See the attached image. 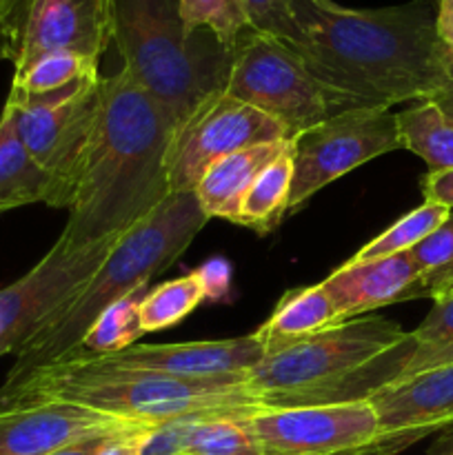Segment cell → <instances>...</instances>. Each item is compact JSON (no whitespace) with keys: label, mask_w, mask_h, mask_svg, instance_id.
I'll return each instance as SVG.
<instances>
[{"label":"cell","mask_w":453,"mask_h":455,"mask_svg":"<svg viewBox=\"0 0 453 455\" xmlns=\"http://www.w3.org/2000/svg\"><path fill=\"white\" fill-rule=\"evenodd\" d=\"M247 376L187 380L145 369L118 367L96 355H74L31 369L0 385V411L38 403H69L140 425L189 413L253 411L265 407L244 387Z\"/></svg>","instance_id":"obj_4"},{"label":"cell","mask_w":453,"mask_h":455,"mask_svg":"<svg viewBox=\"0 0 453 455\" xmlns=\"http://www.w3.org/2000/svg\"><path fill=\"white\" fill-rule=\"evenodd\" d=\"M449 213H451V209L442 207V204L422 203L420 207L411 209L407 216L393 222L389 229H385L380 235L369 240L349 262L378 260V258H389L395 256V253L411 251L416 244H420L426 235L433 234L447 220Z\"/></svg>","instance_id":"obj_24"},{"label":"cell","mask_w":453,"mask_h":455,"mask_svg":"<svg viewBox=\"0 0 453 455\" xmlns=\"http://www.w3.org/2000/svg\"><path fill=\"white\" fill-rule=\"evenodd\" d=\"M426 100L435 102V105H438L440 109L453 120V62L451 60H449V69H447V78H444V83L440 84V87L435 89Z\"/></svg>","instance_id":"obj_38"},{"label":"cell","mask_w":453,"mask_h":455,"mask_svg":"<svg viewBox=\"0 0 453 455\" xmlns=\"http://www.w3.org/2000/svg\"><path fill=\"white\" fill-rule=\"evenodd\" d=\"M422 196L425 203H438L453 212V169L426 172L422 178Z\"/></svg>","instance_id":"obj_35"},{"label":"cell","mask_w":453,"mask_h":455,"mask_svg":"<svg viewBox=\"0 0 453 455\" xmlns=\"http://www.w3.org/2000/svg\"><path fill=\"white\" fill-rule=\"evenodd\" d=\"M266 355L258 333L229 340L176 342V345H131L111 355H96L109 364L164 373L187 380H213L226 376H247Z\"/></svg>","instance_id":"obj_16"},{"label":"cell","mask_w":453,"mask_h":455,"mask_svg":"<svg viewBox=\"0 0 453 455\" xmlns=\"http://www.w3.org/2000/svg\"><path fill=\"white\" fill-rule=\"evenodd\" d=\"M244 422L265 455H373L380 435L369 400L258 407Z\"/></svg>","instance_id":"obj_11"},{"label":"cell","mask_w":453,"mask_h":455,"mask_svg":"<svg viewBox=\"0 0 453 455\" xmlns=\"http://www.w3.org/2000/svg\"><path fill=\"white\" fill-rule=\"evenodd\" d=\"M413 349L411 333L393 320H345L266 351L244 387L265 407L369 400L398 380Z\"/></svg>","instance_id":"obj_3"},{"label":"cell","mask_w":453,"mask_h":455,"mask_svg":"<svg viewBox=\"0 0 453 455\" xmlns=\"http://www.w3.org/2000/svg\"><path fill=\"white\" fill-rule=\"evenodd\" d=\"M149 429L69 403H38L0 411V455H47L80 440Z\"/></svg>","instance_id":"obj_15"},{"label":"cell","mask_w":453,"mask_h":455,"mask_svg":"<svg viewBox=\"0 0 453 455\" xmlns=\"http://www.w3.org/2000/svg\"><path fill=\"white\" fill-rule=\"evenodd\" d=\"M444 364H453V342L451 345H442V347L416 345V349H413V354L409 355L407 364H404L402 373H400L395 382L407 380V378L426 371V369L444 367Z\"/></svg>","instance_id":"obj_34"},{"label":"cell","mask_w":453,"mask_h":455,"mask_svg":"<svg viewBox=\"0 0 453 455\" xmlns=\"http://www.w3.org/2000/svg\"><path fill=\"white\" fill-rule=\"evenodd\" d=\"M7 60V44H4V34H3V22H0V62Z\"/></svg>","instance_id":"obj_41"},{"label":"cell","mask_w":453,"mask_h":455,"mask_svg":"<svg viewBox=\"0 0 453 455\" xmlns=\"http://www.w3.org/2000/svg\"><path fill=\"white\" fill-rule=\"evenodd\" d=\"M451 296H453V291H451V293H449V296H447V298H451ZM442 300H444V298H442Z\"/></svg>","instance_id":"obj_42"},{"label":"cell","mask_w":453,"mask_h":455,"mask_svg":"<svg viewBox=\"0 0 453 455\" xmlns=\"http://www.w3.org/2000/svg\"><path fill=\"white\" fill-rule=\"evenodd\" d=\"M416 265L420 267L422 298L442 300L453 291V212L447 220L411 249Z\"/></svg>","instance_id":"obj_28"},{"label":"cell","mask_w":453,"mask_h":455,"mask_svg":"<svg viewBox=\"0 0 453 455\" xmlns=\"http://www.w3.org/2000/svg\"><path fill=\"white\" fill-rule=\"evenodd\" d=\"M207 220L195 191L169 194L145 220L120 235L87 284L22 342L4 378L22 376L78 354L98 315L114 302L142 291L154 275L171 267Z\"/></svg>","instance_id":"obj_5"},{"label":"cell","mask_w":453,"mask_h":455,"mask_svg":"<svg viewBox=\"0 0 453 455\" xmlns=\"http://www.w3.org/2000/svg\"><path fill=\"white\" fill-rule=\"evenodd\" d=\"M298 53L324 83L373 107L426 100L447 78L449 58L435 36V0L378 9L333 0H293Z\"/></svg>","instance_id":"obj_1"},{"label":"cell","mask_w":453,"mask_h":455,"mask_svg":"<svg viewBox=\"0 0 453 455\" xmlns=\"http://www.w3.org/2000/svg\"><path fill=\"white\" fill-rule=\"evenodd\" d=\"M109 27L123 69L163 107L173 132L225 89L234 49L209 29H187L180 0H109Z\"/></svg>","instance_id":"obj_6"},{"label":"cell","mask_w":453,"mask_h":455,"mask_svg":"<svg viewBox=\"0 0 453 455\" xmlns=\"http://www.w3.org/2000/svg\"><path fill=\"white\" fill-rule=\"evenodd\" d=\"M180 16L189 31L209 29L231 49L251 31L240 0H180Z\"/></svg>","instance_id":"obj_29"},{"label":"cell","mask_w":453,"mask_h":455,"mask_svg":"<svg viewBox=\"0 0 453 455\" xmlns=\"http://www.w3.org/2000/svg\"><path fill=\"white\" fill-rule=\"evenodd\" d=\"M240 4L253 31L284 40L293 47L300 43V29L293 18V0H240Z\"/></svg>","instance_id":"obj_30"},{"label":"cell","mask_w":453,"mask_h":455,"mask_svg":"<svg viewBox=\"0 0 453 455\" xmlns=\"http://www.w3.org/2000/svg\"><path fill=\"white\" fill-rule=\"evenodd\" d=\"M416 345L442 347L453 342V296L435 300L426 318L411 331Z\"/></svg>","instance_id":"obj_32"},{"label":"cell","mask_w":453,"mask_h":455,"mask_svg":"<svg viewBox=\"0 0 453 455\" xmlns=\"http://www.w3.org/2000/svg\"><path fill=\"white\" fill-rule=\"evenodd\" d=\"M0 22L13 76L52 52L100 60L111 43L109 0H0Z\"/></svg>","instance_id":"obj_12"},{"label":"cell","mask_w":453,"mask_h":455,"mask_svg":"<svg viewBox=\"0 0 453 455\" xmlns=\"http://www.w3.org/2000/svg\"><path fill=\"white\" fill-rule=\"evenodd\" d=\"M420 267L411 251L338 267L322 287L336 309L338 323L362 318L380 307L422 298Z\"/></svg>","instance_id":"obj_17"},{"label":"cell","mask_w":453,"mask_h":455,"mask_svg":"<svg viewBox=\"0 0 453 455\" xmlns=\"http://www.w3.org/2000/svg\"><path fill=\"white\" fill-rule=\"evenodd\" d=\"M145 434L147 429H138L129 431V434L111 435V438H107L105 443H102V447L98 449L96 455H140L142 435Z\"/></svg>","instance_id":"obj_37"},{"label":"cell","mask_w":453,"mask_h":455,"mask_svg":"<svg viewBox=\"0 0 453 455\" xmlns=\"http://www.w3.org/2000/svg\"><path fill=\"white\" fill-rule=\"evenodd\" d=\"M293 180V158L291 142L287 149L271 160L260 176L253 180L240 207L238 225L249 227L258 234H269L271 229L282 222L284 213H289V196H291Z\"/></svg>","instance_id":"obj_22"},{"label":"cell","mask_w":453,"mask_h":455,"mask_svg":"<svg viewBox=\"0 0 453 455\" xmlns=\"http://www.w3.org/2000/svg\"><path fill=\"white\" fill-rule=\"evenodd\" d=\"M402 149L420 156L429 172L453 169V120L431 100H416L395 114Z\"/></svg>","instance_id":"obj_21"},{"label":"cell","mask_w":453,"mask_h":455,"mask_svg":"<svg viewBox=\"0 0 453 455\" xmlns=\"http://www.w3.org/2000/svg\"><path fill=\"white\" fill-rule=\"evenodd\" d=\"M249 411L209 413L195 425L182 455H265L244 422Z\"/></svg>","instance_id":"obj_26"},{"label":"cell","mask_w":453,"mask_h":455,"mask_svg":"<svg viewBox=\"0 0 453 455\" xmlns=\"http://www.w3.org/2000/svg\"><path fill=\"white\" fill-rule=\"evenodd\" d=\"M402 149L395 114L362 107L314 124L291 138L293 180L289 213L354 169Z\"/></svg>","instance_id":"obj_9"},{"label":"cell","mask_w":453,"mask_h":455,"mask_svg":"<svg viewBox=\"0 0 453 455\" xmlns=\"http://www.w3.org/2000/svg\"><path fill=\"white\" fill-rule=\"evenodd\" d=\"M291 138L289 129L265 111L238 100L225 89L211 93L173 132L167 156L169 189L171 194L195 191L204 172L225 156Z\"/></svg>","instance_id":"obj_10"},{"label":"cell","mask_w":453,"mask_h":455,"mask_svg":"<svg viewBox=\"0 0 453 455\" xmlns=\"http://www.w3.org/2000/svg\"><path fill=\"white\" fill-rule=\"evenodd\" d=\"M203 287L204 300L209 302H225L231 296V283H234V267L226 258L213 256L204 260L198 269L194 271Z\"/></svg>","instance_id":"obj_33"},{"label":"cell","mask_w":453,"mask_h":455,"mask_svg":"<svg viewBox=\"0 0 453 455\" xmlns=\"http://www.w3.org/2000/svg\"><path fill=\"white\" fill-rule=\"evenodd\" d=\"M140 300L142 291H136L107 307L98 315L96 323L89 327L87 336L83 338V345H80V351L76 355H111L136 345L138 338L145 333L140 327V318H138Z\"/></svg>","instance_id":"obj_25"},{"label":"cell","mask_w":453,"mask_h":455,"mask_svg":"<svg viewBox=\"0 0 453 455\" xmlns=\"http://www.w3.org/2000/svg\"><path fill=\"white\" fill-rule=\"evenodd\" d=\"M225 92L265 111L291 136L345 111L373 107L318 78L289 43L253 29L235 43Z\"/></svg>","instance_id":"obj_7"},{"label":"cell","mask_w":453,"mask_h":455,"mask_svg":"<svg viewBox=\"0 0 453 455\" xmlns=\"http://www.w3.org/2000/svg\"><path fill=\"white\" fill-rule=\"evenodd\" d=\"M204 416H209V413H189V416H180L154 425L142 435L140 455H182L195 425Z\"/></svg>","instance_id":"obj_31"},{"label":"cell","mask_w":453,"mask_h":455,"mask_svg":"<svg viewBox=\"0 0 453 455\" xmlns=\"http://www.w3.org/2000/svg\"><path fill=\"white\" fill-rule=\"evenodd\" d=\"M173 127L124 69L100 78V105L69 218L56 243L69 249L118 240L169 194Z\"/></svg>","instance_id":"obj_2"},{"label":"cell","mask_w":453,"mask_h":455,"mask_svg":"<svg viewBox=\"0 0 453 455\" xmlns=\"http://www.w3.org/2000/svg\"><path fill=\"white\" fill-rule=\"evenodd\" d=\"M100 78V60L76 52H52L31 62L22 74L13 76L12 96L36 98L78 87Z\"/></svg>","instance_id":"obj_23"},{"label":"cell","mask_w":453,"mask_h":455,"mask_svg":"<svg viewBox=\"0 0 453 455\" xmlns=\"http://www.w3.org/2000/svg\"><path fill=\"white\" fill-rule=\"evenodd\" d=\"M331 324H338V318L327 291L322 284H311L284 293L274 314L256 333L265 342L266 351H271L300 338L314 336Z\"/></svg>","instance_id":"obj_20"},{"label":"cell","mask_w":453,"mask_h":455,"mask_svg":"<svg viewBox=\"0 0 453 455\" xmlns=\"http://www.w3.org/2000/svg\"><path fill=\"white\" fill-rule=\"evenodd\" d=\"M107 438H111V435L80 440V443H74V444H69V447H62V449H58V451L47 453V455H96L98 449L102 447V443H105Z\"/></svg>","instance_id":"obj_39"},{"label":"cell","mask_w":453,"mask_h":455,"mask_svg":"<svg viewBox=\"0 0 453 455\" xmlns=\"http://www.w3.org/2000/svg\"><path fill=\"white\" fill-rule=\"evenodd\" d=\"M115 243L107 240L80 249L53 243L38 265L0 289V358L16 354L58 307L74 298L100 269Z\"/></svg>","instance_id":"obj_13"},{"label":"cell","mask_w":453,"mask_h":455,"mask_svg":"<svg viewBox=\"0 0 453 455\" xmlns=\"http://www.w3.org/2000/svg\"><path fill=\"white\" fill-rule=\"evenodd\" d=\"M429 455H453V427L438 434V440L431 444Z\"/></svg>","instance_id":"obj_40"},{"label":"cell","mask_w":453,"mask_h":455,"mask_svg":"<svg viewBox=\"0 0 453 455\" xmlns=\"http://www.w3.org/2000/svg\"><path fill=\"white\" fill-rule=\"evenodd\" d=\"M100 78L49 96L9 93L4 102L27 151L49 176L44 203L53 209H69L74 200L100 105Z\"/></svg>","instance_id":"obj_8"},{"label":"cell","mask_w":453,"mask_h":455,"mask_svg":"<svg viewBox=\"0 0 453 455\" xmlns=\"http://www.w3.org/2000/svg\"><path fill=\"white\" fill-rule=\"evenodd\" d=\"M291 140L266 142L225 156L204 172L195 187V198L207 218H222L238 225L240 207L262 169L278 158Z\"/></svg>","instance_id":"obj_18"},{"label":"cell","mask_w":453,"mask_h":455,"mask_svg":"<svg viewBox=\"0 0 453 455\" xmlns=\"http://www.w3.org/2000/svg\"><path fill=\"white\" fill-rule=\"evenodd\" d=\"M435 36L453 62V0H435Z\"/></svg>","instance_id":"obj_36"},{"label":"cell","mask_w":453,"mask_h":455,"mask_svg":"<svg viewBox=\"0 0 453 455\" xmlns=\"http://www.w3.org/2000/svg\"><path fill=\"white\" fill-rule=\"evenodd\" d=\"M378 416L373 455H395L453 427V364L426 369L369 398Z\"/></svg>","instance_id":"obj_14"},{"label":"cell","mask_w":453,"mask_h":455,"mask_svg":"<svg viewBox=\"0 0 453 455\" xmlns=\"http://www.w3.org/2000/svg\"><path fill=\"white\" fill-rule=\"evenodd\" d=\"M203 300V287L194 271L182 278L158 284L154 291L142 296L140 305H138L142 331H163V329L182 323Z\"/></svg>","instance_id":"obj_27"},{"label":"cell","mask_w":453,"mask_h":455,"mask_svg":"<svg viewBox=\"0 0 453 455\" xmlns=\"http://www.w3.org/2000/svg\"><path fill=\"white\" fill-rule=\"evenodd\" d=\"M47 191L49 176L31 158L25 142L18 136L12 109L4 105L0 114V213L44 203Z\"/></svg>","instance_id":"obj_19"}]
</instances>
